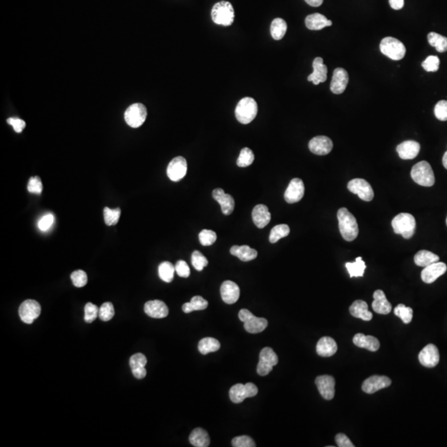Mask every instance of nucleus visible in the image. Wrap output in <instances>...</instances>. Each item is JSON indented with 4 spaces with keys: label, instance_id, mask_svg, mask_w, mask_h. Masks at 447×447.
I'll return each instance as SVG.
<instances>
[{
    "label": "nucleus",
    "instance_id": "45",
    "mask_svg": "<svg viewBox=\"0 0 447 447\" xmlns=\"http://www.w3.org/2000/svg\"><path fill=\"white\" fill-rule=\"evenodd\" d=\"M114 316V308L111 302H105L99 309V317L101 321H109Z\"/></svg>",
    "mask_w": 447,
    "mask_h": 447
},
{
    "label": "nucleus",
    "instance_id": "40",
    "mask_svg": "<svg viewBox=\"0 0 447 447\" xmlns=\"http://www.w3.org/2000/svg\"><path fill=\"white\" fill-rule=\"evenodd\" d=\"M345 267L349 272L351 278L364 276L366 265L365 263L362 260L361 257L356 258L354 263H345Z\"/></svg>",
    "mask_w": 447,
    "mask_h": 447
},
{
    "label": "nucleus",
    "instance_id": "32",
    "mask_svg": "<svg viewBox=\"0 0 447 447\" xmlns=\"http://www.w3.org/2000/svg\"><path fill=\"white\" fill-rule=\"evenodd\" d=\"M189 441L196 447H207L210 445V439L206 430L197 427L190 433Z\"/></svg>",
    "mask_w": 447,
    "mask_h": 447
},
{
    "label": "nucleus",
    "instance_id": "8",
    "mask_svg": "<svg viewBox=\"0 0 447 447\" xmlns=\"http://www.w3.org/2000/svg\"><path fill=\"white\" fill-rule=\"evenodd\" d=\"M147 109L141 103H135L130 105L124 113V120L129 126L137 129L143 125L147 118Z\"/></svg>",
    "mask_w": 447,
    "mask_h": 447
},
{
    "label": "nucleus",
    "instance_id": "35",
    "mask_svg": "<svg viewBox=\"0 0 447 447\" xmlns=\"http://www.w3.org/2000/svg\"><path fill=\"white\" fill-rule=\"evenodd\" d=\"M287 29V25L286 21L283 18L278 17L272 22L271 27H270V32H271L273 38L275 39V40H281L286 34Z\"/></svg>",
    "mask_w": 447,
    "mask_h": 447
},
{
    "label": "nucleus",
    "instance_id": "59",
    "mask_svg": "<svg viewBox=\"0 0 447 447\" xmlns=\"http://www.w3.org/2000/svg\"><path fill=\"white\" fill-rule=\"evenodd\" d=\"M132 373H133V376L136 379H144V378H145L146 375H147V370H146L145 367L132 370Z\"/></svg>",
    "mask_w": 447,
    "mask_h": 447
},
{
    "label": "nucleus",
    "instance_id": "18",
    "mask_svg": "<svg viewBox=\"0 0 447 447\" xmlns=\"http://www.w3.org/2000/svg\"><path fill=\"white\" fill-rule=\"evenodd\" d=\"M308 147L314 154L324 156L332 152L333 143L332 139L326 136H317L309 142Z\"/></svg>",
    "mask_w": 447,
    "mask_h": 447
},
{
    "label": "nucleus",
    "instance_id": "55",
    "mask_svg": "<svg viewBox=\"0 0 447 447\" xmlns=\"http://www.w3.org/2000/svg\"><path fill=\"white\" fill-rule=\"evenodd\" d=\"M54 221L55 219L52 213H47L39 220L37 226L41 231H47L53 225Z\"/></svg>",
    "mask_w": 447,
    "mask_h": 447
},
{
    "label": "nucleus",
    "instance_id": "2",
    "mask_svg": "<svg viewBox=\"0 0 447 447\" xmlns=\"http://www.w3.org/2000/svg\"><path fill=\"white\" fill-rule=\"evenodd\" d=\"M392 226L394 233L401 235L404 239L409 240L415 234L416 220L413 215L400 213L392 221Z\"/></svg>",
    "mask_w": 447,
    "mask_h": 447
},
{
    "label": "nucleus",
    "instance_id": "56",
    "mask_svg": "<svg viewBox=\"0 0 447 447\" xmlns=\"http://www.w3.org/2000/svg\"><path fill=\"white\" fill-rule=\"evenodd\" d=\"M175 268L178 276L182 277V278H188L190 276V267H189L188 264L183 260H179V261L177 262Z\"/></svg>",
    "mask_w": 447,
    "mask_h": 447
},
{
    "label": "nucleus",
    "instance_id": "5",
    "mask_svg": "<svg viewBox=\"0 0 447 447\" xmlns=\"http://www.w3.org/2000/svg\"><path fill=\"white\" fill-rule=\"evenodd\" d=\"M413 180L422 186H432L435 184V175L431 165L421 161L413 166L411 171Z\"/></svg>",
    "mask_w": 447,
    "mask_h": 447
},
{
    "label": "nucleus",
    "instance_id": "28",
    "mask_svg": "<svg viewBox=\"0 0 447 447\" xmlns=\"http://www.w3.org/2000/svg\"><path fill=\"white\" fill-rule=\"evenodd\" d=\"M338 346L332 337L325 336L319 340L317 344V353L321 357H331L336 353Z\"/></svg>",
    "mask_w": 447,
    "mask_h": 447
},
{
    "label": "nucleus",
    "instance_id": "52",
    "mask_svg": "<svg viewBox=\"0 0 447 447\" xmlns=\"http://www.w3.org/2000/svg\"><path fill=\"white\" fill-rule=\"evenodd\" d=\"M232 445L234 447H255V441L248 436H240L236 437L232 440Z\"/></svg>",
    "mask_w": 447,
    "mask_h": 447
},
{
    "label": "nucleus",
    "instance_id": "27",
    "mask_svg": "<svg viewBox=\"0 0 447 447\" xmlns=\"http://www.w3.org/2000/svg\"><path fill=\"white\" fill-rule=\"evenodd\" d=\"M374 302L372 303L373 310L379 314L387 315L391 313L392 305L387 298L385 293L382 290H376L374 293Z\"/></svg>",
    "mask_w": 447,
    "mask_h": 447
},
{
    "label": "nucleus",
    "instance_id": "39",
    "mask_svg": "<svg viewBox=\"0 0 447 447\" xmlns=\"http://www.w3.org/2000/svg\"><path fill=\"white\" fill-rule=\"evenodd\" d=\"M175 272V266L170 262H163L159 265V275L165 283H171L173 280Z\"/></svg>",
    "mask_w": 447,
    "mask_h": 447
},
{
    "label": "nucleus",
    "instance_id": "41",
    "mask_svg": "<svg viewBox=\"0 0 447 447\" xmlns=\"http://www.w3.org/2000/svg\"><path fill=\"white\" fill-rule=\"evenodd\" d=\"M290 233V228L288 225L282 224V225H276L273 228L270 233L269 241L272 244H275L278 240L283 239V238L287 237Z\"/></svg>",
    "mask_w": 447,
    "mask_h": 447
},
{
    "label": "nucleus",
    "instance_id": "38",
    "mask_svg": "<svg viewBox=\"0 0 447 447\" xmlns=\"http://www.w3.org/2000/svg\"><path fill=\"white\" fill-rule=\"evenodd\" d=\"M428 43L434 47L437 52H445L447 51V37L438 34L437 32H430L427 36Z\"/></svg>",
    "mask_w": 447,
    "mask_h": 447
},
{
    "label": "nucleus",
    "instance_id": "57",
    "mask_svg": "<svg viewBox=\"0 0 447 447\" xmlns=\"http://www.w3.org/2000/svg\"><path fill=\"white\" fill-rule=\"evenodd\" d=\"M7 122L13 126V129H14L16 133H21L22 131L24 130V128L26 126L25 121L20 118H9L7 120Z\"/></svg>",
    "mask_w": 447,
    "mask_h": 447
},
{
    "label": "nucleus",
    "instance_id": "16",
    "mask_svg": "<svg viewBox=\"0 0 447 447\" xmlns=\"http://www.w3.org/2000/svg\"><path fill=\"white\" fill-rule=\"evenodd\" d=\"M316 385L322 398L332 400L335 397L336 381L331 375H321L316 379Z\"/></svg>",
    "mask_w": 447,
    "mask_h": 447
},
{
    "label": "nucleus",
    "instance_id": "4",
    "mask_svg": "<svg viewBox=\"0 0 447 447\" xmlns=\"http://www.w3.org/2000/svg\"><path fill=\"white\" fill-rule=\"evenodd\" d=\"M258 113V104L255 99L245 97L242 99L236 108V116L239 122L248 124L255 120Z\"/></svg>",
    "mask_w": 447,
    "mask_h": 447
},
{
    "label": "nucleus",
    "instance_id": "1",
    "mask_svg": "<svg viewBox=\"0 0 447 447\" xmlns=\"http://www.w3.org/2000/svg\"><path fill=\"white\" fill-rule=\"evenodd\" d=\"M339 229L344 240L353 241L359 235V227L355 216L346 208H340L337 212Z\"/></svg>",
    "mask_w": 447,
    "mask_h": 447
},
{
    "label": "nucleus",
    "instance_id": "63",
    "mask_svg": "<svg viewBox=\"0 0 447 447\" xmlns=\"http://www.w3.org/2000/svg\"><path fill=\"white\" fill-rule=\"evenodd\" d=\"M446 225H447V217H446Z\"/></svg>",
    "mask_w": 447,
    "mask_h": 447
},
{
    "label": "nucleus",
    "instance_id": "43",
    "mask_svg": "<svg viewBox=\"0 0 447 447\" xmlns=\"http://www.w3.org/2000/svg\"><path fill=\"white\" fill-rule=\"evenodd\" d=\"M255 161V154L250 148H244L240 151V154L237 159V165L240 167L250 166Z\"/></svg>",
    "mask_w": 447,
    "mask_h": 447
},
{
    "label": "nucleus",
    "instance_id": "42",
    "mask_svg": "<svg viewBox=\"0 0 447 447\" xmlns=\"http://www.w3.org/2000/svg\"><path fill=\"white\" fill-rule=\"evenodd\" d=\"M394 314L397 317H400L403 323L409 324L413 320V310L411 307H407L403 304H399L394 309Z\"/></svg>",
    "mask_w": 447,
    "mask_h": 447
},
{
    "label": "nucleus",
    "instance_id": "46",
    "mask_svg": "<svg viewBox=\"0 0 447 447\" xmlns=\"http://www.w3.org/2000/svg\"><path fill=\"white\" fill-rule=\"evenodd\" d=\"M217 240L216 232L211 229H203L199 234V240L203 246H210Z\"/></svg>",
    "mask_w": 447,
    "mask_h": 447
},
{
    "label": "nucleus",
    "instance_id": "36",
    "mask_svg": "<svg viewBox=\"0 0 447 447\" xmlns=\"http://www.w3.org/2000/svg\"><path fill=\"white\" fill-rule=\"evenodd\" d=\"M208 302L201 296H195L190 300V302H186L182 306V310L185 313H192L193 310H202L207 308Z\"/></svg>",
    "mask_w": 447,
    "mask_h": 447
},
{
    "label": "nucleus",
    "instance_id": "22",
    "mask_svg": "<svg viewBox=\"0 0 447 447\" xmlns=\"http://www.w3.org/2000/svg\"><path fill=\"white\" fill-rule=\"evenodd\" d=\"M144 312L148 317L156 319L165 318L169 313L167 305L160 300H153L146 302L144 305Z\"/></svg>",
    "mask_w": 447,
    "mask_h": 447
},
{
    "label": "nucleus",
    "instance_id": "48",
    "mask_svg": "<svg viewBox=\"0 0 447 447\" xmlns=\"http://www.w3.org/2000/svg\"><path fill=\"white\" fill-rule=\"evenodd\" d=\"M71 279L75 287H85L87 283V274L83 270H76L71 274Z\"/></svg>",
    "mask_w": 447,
    "mask_h": 447
},
{
    "label": "nucleus",
    "instance_id": "3",
    "mask_svg": "<svg viewBox=\"0 0 447 447\" xmlns=\"http://www.w3.org/2000/svg\"><path fill=\"white\" fill-rule=\"evenodd\" d=\"M212 20L222 26H230L235 20V10L231 4L227 1L216 3L211 10Z\"/></svg>",
    "mask_w": 447,
    "mask_h": 447
},
{
    "label": "nucleus",
    "instance_id": "33",
    "mask_svg": "<svg viewBox=\"0 0 447 447\" xmlns=\"http://www.w3.org/2000/svg\"><path fill=\"white\" fill-rule=\"evenodd\" d=\"M230 254L243 262H248L256 259L258 256L257 251L250 248L248 245H242V246H235L230 248Z\"/></svg>",
    "mask_w": 447,
    "mask_h": 447
},
{
    "label": "nucleus",
    "instance_id": "47",
    "mask_svg": "<svg viewBox=\"0 0 447 447\" xmlns=\"http://www.w3.org/2000/svg\"><path fill=\"white\" fill-rule=\"evenodd\" d=\"M191 263L197 271H202L208 265V260L199 251H194L191 255Z\"/></svg>",
    "mask_w": 447,
    "mask_h": 447
},
{
    "label": "nucleus",
    "instance_id": "30",
    "mask_svg": "<svg viewBox=\"0 0 447 447\" xmlns=\"http://www.w3.org/2000/svg\"><path fill=\"white\" fill-rule=\"evenodd\" d=\"M305 24L310 30L317 31L321 30L325 27L332 26V22L321 13H313L306 17Z\"/></svg>",
    "mask_w": 447,
    "mask_h": 447
},
{
    "label": "nucleus",
    "instance_id": "12",
    "mask_svg": "<svg viewBox=\"0 0 447 447\" xmlns=\"http://www.w3.org/2000/svg\"><path fill=\"white\" fill-rule=\"evenodd\" d=\"M347 187L351 192L359 196L363 201H371L375 197L372 186L364 179L355 178L348 183Z\"/></svg>",
    "mask_w": 447,
    "mask_h": 447
},
{
    "label": "nucleus",
    "instance_id": "51",
    "mask_svg": "<svg viewBox=\"0 0 447 447\" xmlns=\"http://www.w3.org/2000/svg\"><path fill=\"white\" fill-rule=\"evenodd\" d=\"M424 70L428 72H435L438 71L440 66V59L436 56H429L421 64Z\"/></svg>",
    "mask_w": 447,
    "mask_h": 447
},
{
    "label": "nucleus",
    "instance_id": "34",
    "mask_svg": "<svg viewBox=\"0 0 447 447\" xmlns=\"http://www.w3.org/2000/svg\"><path fill=\"white\" fill-rule=\"evenodd\" d=\"M438 255L427 250H420L414 257V262L419 267H426L432 263L439 262Z\"/></svg>",
    "mask_w": 447,
    "mask_h": 447
},
{
    "label": "nucleus",
    "instance_id": "61",
    "mask_svg": "<svg viewBox=\"0 0 447 447\" xmlns=\"http://www.w3.org/2000/svg\"><path fill=\"white\" fill-rule=\"evenodd\" d=\"M305 1H306V4H308L310 6L319 7L322 5L324 0H305Z\"/></svg>",
    "mask_w": 447,
    "mask_h": 447
},
{
    "label": "nucleus",
    "instance_id": "62",
    "mask_svg": "<svg viewBox=\"0 0 447 447\" xmlns=\"http://www.w3.org/2000/svg\"><path fill=\"white\" fill-rule=\"evenodd\" d=\"M442 163L444 167H445V169H447V151L445 152L444 156H443Z\"/></svg>",
    "mask_w": 447,
    "mask_h": 447
},
{
    "label": "nucleus",
    "instance_id": "26",
    "mask_svg": "<svg viewBox=\"0 0 447 447\" xmlns=\"http://www.w3.org/2000/svg\"><path fill=\"white\" fill-rule=\"evenodd\" d=\"M252 218L255 225L259 229H263L269 224L271 213L265 205H257L252 210Z\"/></svg>",
    "mask_w": 447,
    "mask_h": 447
},
{
    "label": "nucleus",
    "instance_id": "53",
    "mask_svg": "<svg viewBox=\"0 0 447 447\" xmlns=\"http://www.w3.org/2000/svg\"><path fill=\"white\" fill-rule=\"evenodd\" d=\"M147 364V358L145 355L142 353H137L132 355L129 360V365L131 370L145 367Z\"/></svg>",
    "mask_w": 447,
    "mask_h": 447
},
{
    "label": "nucleus",
    "instance_id": "7",
    "mask_svg": "<svg viewBox=\"0 0 447 447\" xmlns=\"http://www.w3.org/2000/svg\"><path fill=\"white\" fill-rule=\"evenodd\" d=\"M239 318L244 322V327L248 333L257 334L267 328L268 322L265 318L255 317L247 309H242L239 313Z\"/></svg>",
    "mask_w": 447,
    "mask_h": 447
},
{
    "label": "nucleus",
    "instance_id": "29",
    "mask_svg": "<svg viewBox=\"0 0 447 447\" xmlns=\"http://www.w3.org/2000/svg\"><path fill=\"white\" fill-rule=\"evenodd\" d=\"M353 343L356 346L372 352L378 351L380 347V343L378 339L372 336H365L362 333H358L354 336Z\"/></svg>",
    "mask_w": 447,
    "mask_h": 447
},
{
    "label": "nucleus",
    "instance_id": "50",
    "mask_svg": "<svg viewBox=\"0 0 447 447\" xmlns=\"http://www.w3.org/2000/svg\"><path fill=\"white\" fill-rule=\"evenodd\" d=\"M43 190V182L39 177H32L29 179L28 184V190L29 192L41 195Z\"/></svg>",
    "mask_w": 447,
    "mask_h": 447
},
{
    "label": "nucleus",
    "instance_id": "49",
    "mask_svg": "<svg viewBox=\"0 0 447 447\" xmlns=\"http://www.w3.org/2000/svg\"><path fill=\"white\" fill-rule=\"evenodd\" d=\"M99 316V308L96 305L88 302L85 306V321L87 323H91Z\"/></svg>",
    "mask_w": 447,
    "mask_h": 447
},
{
    "label": "nucleus",
    "instance_id": "17",
    "mask_svg": "<svg viewBox=\"0 0 447 447\" xmlns=\"http://www.w3.org/2000/svg\"><path fill=\"white\" fill-rule=\"evenodd\" d=\"M305 193L303 182L300 178H294L289 183L285 191L284 199L287 203L293 204L302 199Z\"/></svg>",
    "mask_w": 447,
    "mask_h": 447
},
{
    "label": "nucleus",
    "instance_id": "23",
    "mask_svg": "<svg viewBox=\"0 0 447 447\" xmlns=\"http://www.w3.org/2000/svg\"><path fill=\"white\" fill-rule=\"evenodd\" d=\"M221 295L225 303L229 305L236 303L240 298V287L232 281H225L221 285Z\"/></svg>",
    "mask_w": 447,
    "mask_h": 447
},
{
    "label": "nucleus",
    "instance_id": "21",
    "mask_svg": "<svg viewBox=\"0 0 447 447\" xmlns=\"http://www.w3.org/2000/svg\"><path fill=\"white\" fill-rule=\"evenodd\" d=\"M212 197L218 202L221 206V211L225 216H229L232 214L235 209V200L232 196L226 194L225 190L221 188H216L213 190Z\"/></svg>",
    "mask_w": 447,
    "mask_h": 447
},
{
    "label": "nucleus",
    "instance_id": "58",
    "mask_svg": "<svg viewBox=\"0 0 447 447\" xmlns=\"http://www.w3.org/2000/svg\"><path fill=\"white\" fill-rule=\"evenodd\" d=\"M336 442L337 445L340 447H354L353 443L351 442V440L348 438L346 435L340 433L336 436Z\"/></svg>",
    "mask_w": 447,
    "mask_h": 447
},
{
    "label": "nucleus",
    "instance_id": "25",
    "mask_svg": "<svg viewBox=\"0 0 447 447\" xmlns=\"http://www.w3.org/2000/svg\"><path fill=\"white\" fill-rule=\"evenodd\" d=\"M419 143L413 140L402 142V144L397 147V152L401 159L403 160H410L414 159L418 155L420 152Z\"/></svg>",
    "mask_w": 447,
    "mask_h": 447
},
{
    "label": "nucleus",
    "instance_id": "60",
    "mask_svg": "<svg viewBox=\"0 0 447 447\" xmlns=\"http://www.w3.org/2000/svg\"><path fill=\"white\" fill-rule=\"evenodd\" d=\"M392 9L394 10H400L404 6V0H388Z\"/></svg>",
    "mask_w": 447,
    "mask_h": 447
},
{
    "label": "nucleus",
    "instance_id": "15",
    "mask_svg": "<svg viewBox=\"0 0 447 447\" xmlns=\"http://www.w3.org/2000/svg\"><path fill=\"white\" fill-rule=\"evenodd\" d=\"M418 360L421 365L426 368H434L440 361V354L437 347L433 344H429L421 349L418 355Z\"/></svg>",
    "mask_w": 447,
    "mask_h": 447
},
{
    "label": "nucleus",
    "instance_id": "44",
    "mask_svg": "<svg viewBox=\"0 0 447 447\" xmlns=\"http://www.w3.org/2000/svg\"><path fill=\"white\" fill-rule=\"evenodd\" d=\"M120 215H121V210L120 208H116V209H109V207H105L104 209V220L106 225H114L119 222L120 220Z\"/></svg>",
    "mask_w": 447,
    "mask_h": 447
},
{
    "label": "nucleus",
    "instance_id": "31",
    "mask_svg": "<svg viewBox=\"0 0 447 447\" xmlns=\"http://www.w3.org/2000/svg\"><path fill=\"white\" fill-rule=\"evenodd\" d=\"M349 313L353 317L366 321H371L373 318L372 313H370L368 309V304L362 300L353 302L349 307Z\"/></svg>",
    "mask_w": 447,
    "mask_h": 447
},
{
    "label": "nucleus",
    "instance_id": "54",
    "mask_svg": "<svg viewBox=\"0 0 447 447\" xmlns=\"http://www.w3.org/2000/svg\"><path fill=\"white\" fill-rule=\"evenodd\" d=\"M435 115L437 120L447 121V101H440L435 106Z\"/></svg>",
    "mask_w": 447,
    "mask_h": 447
},
{
    "label": "nucleus",
    "instance_id": "9",
    "mask_svg": "<svg viewBox=\"0 0 447 447\" xmlns=\"http://www.w3.org/2000/svg\"><path fill=\"white\" fill-rule=\"evenodd\" d=\"M278 363V355L270 347L262 349L259 355V362L257 366V373L261 376H266Z\"/></svg>",
    "mask_w": 447,
    "mask_h": 447
},
{
    "label": "nucleus",
    "instance_id": "10",
    "mask_svg": "<svg viewBox=\"0 0 447 447\" xmlns=\"http://www.w3.org/2000/svg\"><path fill=\"white\" fill-rule=\"evenodd\" d=\"M258 392L259 390L257 386L252 383H248L246 384L237 383L232 386L229 390V398L234 403H240L244 402L245 398H252L257 395Z\"/></svg>",
    "mask_w": 447,
    "mask_h": 447
},
{
    "label": "nucleus",
    "instance_id": "20",
    "mask_svg": "<svg viewBox=\"0 0 447 447\" xmlns=\"http://www.w3.org/2000/svg\"><path fill=\"white\" fill-rule=\"evenodd\" d=\"M349 83V74L344 69L336 68L333 73L331 90L336 94H342Z\"/></svg>",
    "mask_w": 447,
    "mask_h": 447
},
{
    "label": "nucleus",
    "instance_id": "19",
    "mask_svg": "<svg viewBox=\"0 0 447 447\" xmlns=\"http://www.w3.org/2000/svg\"><path fill=\"white\" fill-rule=\"evenodd\" d=\"M447 266L445 263L441 262L432 263L431 265L424 267V269L421 272V279L424 283L430 284L434 283L439 277L445 274Z\"/></svg>",
    "mask_w": 447,
    "mask_h": 447
},
{
    "label": "nucleus",
    "instance_id": "6",
    "mask_svg": "<svg viewBox=\"0 0 447 447\" xmlns=\"http://www.w3.org/2000/svg\"><path fill=\"white\" fill-rule=\"evenodd\" d=\"M380 51L392 60H402L406 54V47L402 42L392 36H387L380 43Z\"/></svg>",
    "mask_w": 447,
    "mask_h": 447
},
{
    "label": "nucleus",
    "instance_id": "13",
    "mask_svg": "<svg viewBox=\"0 0 447 447\" xmlns=\"http://www.w3.org/2000/svg\"><path fill=\"white\" fill-rule=\"evenodd\" d=\"M187 172V163L183 157H177L170 162L167 167V177L172 182H179Z\"/></svg>",
    "mask_w": 447,
    "mask_h": 447
},
{
    "label": "nucleus",
    "instance_id": "11",
    "mask_svg": "<svg viewBox=\"0 0 447 447\" xmlns=\"http://www.w3.org/2000/svg\"><path fill=\"white\" fill-rule=\"evenodd\" d=\"M42 308L40 304L35 301V300H26L20 305V309H18V314H20V318L22 321H24V323L30 324L33 323V321L36 318H38L39 316L41 314Z\"/></svg>",
    "mask_w": 447,
    "mask_h": 447
},
{
    "label": "nucleus",
    "instance_id": "24",
    "mask_svg": "<svg viewBox=\"0 0 447 447\" xmlns=\"http://www.w3.org/2000/svg\"><path fill=\"white\" fill-rule=\"evenodd\" d=\"M313 72L309 75L308 82H313L317 86L320 83L325 82L327 80V67L324 64L323 59L321 57L315 58L313 61Z\"/></svg>",
    "mask_w": 447,
    "mask_h": 447
},
{
    "label": "nucleus",
    "instance_id": "37",
    "mask_svg": "<svg viewBox=\"0 0 447 447\" xmlns=\"http://www.w3.org/2000/svg\"><path fill=\"white\" fill-rule=\"evenodd\" d=\"M221 348V343L216 339L212 337H206L200 340L198 344V349L202 355H207L212 352H216Z\"/></svg>",
    "mask_w": 447,
    "mask_h": 447
},
{
    "label": "nucleus",
    "instance_id": "14",
    "mask_svg": "<svg viewBox=\"0 0 447 447\" xmlns=\"http://www.w3.org/2000/svg\"><path fill=\"white\" fill-rule=\"evenodd\" d=\"M391 383V379L388 377L373 375L364 381L362 384V390L366 394H375L380 390L390 387Z\"/></svg>",
    "mask_w": 447,
    "mask_h": 447
}]
</instances>
